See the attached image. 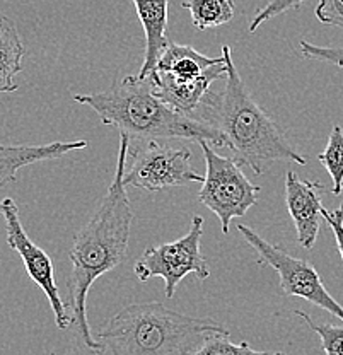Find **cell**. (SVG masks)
Wrapping results in <instances>:
<instances>
[{
	"instance_id": "cell-3",
	"label": "cell",
	"mask_w": 343,
	"mask_h": 355,
	"mask_svg": "<svg viewBox=\"0 0 343 355\" xmlns=\"http://www.w3.org/2000/svg\"><path fill=\"white\" fill-rule=\"evenodd\" d=\"M220 51L226 55V86L220 96L209 94L200 120L222 132L236 161L248 166L254 175H263L275 161L308 164V159L294 149L280 125L249 94L232 60L231 46L224 44Z\"/></svg>"
},
{
	"instance_id": "cell-10",
	"label": "cell",
	"mask_w": 343,
	"mask_h": 355,
	"mask_svg": "<svg viewBox=\"0 0 343 355\" xmlns=\"http://www.w3.org/2000/svg\"><path fill=\"white\" fill-rule=\"evenodd\" d=\"M323 183L301 180L296 171L285 173V205L297 232V241L313 250L323 220Z\"/></svg>"
},
{
	"instance_id": "cell-23",
	"label": "cell",
	"mask_w": 343,
	"mask_h": 355,
	"mask_svg": "<svg viewBox=\"0 0 343 355\" xmlns=\"http://www.w3.org/2000/svg\"><path fill=\"white\" fill-rule=\"evenodd\" d=\"M340 209H343V202H342V205H340Z\"/></svg>"
},
{
	"instance_id": "cell-8",
	"label": "cell",
	"mask_w": 343,
	"mask_h": 355,
	"mask_svg": "<svg viewBox=\"0 0 343 355\" xmlns=\"http://www.w3.org/2000/svg\"><path fill=\"white\" fill-rule=\"evenodd\" d=\"M130 168L125 169V184L146 191H162L186 183H204L205 175L191 168V153L186 147H171L159 140L130 153Z\"/></svg>"
},
{
	"instance_id": "cell-13",
	"label": "cell",
	"mask_w": 343,
	"mask_h": 355,
	"mask_svg": "<svg viewBox=\"0 0 343 355\" xmlns=\"http://www.w3.org/2000/svg\"><path fill=\"white\" fill-rule=\"evenodd\" d=\"M143 33H146V53L139 76L147 77L154 72L162 51L168 48L166 36L169 16V0H134Z\"/></svg>"
},
{
	"instance_id": "cell-15",
	"label": "cell",
	"mask_w": 343,
	"mask_h": 355,
	"mask_svg": "<svg viewBox=\"0 0 343 355\" xmlns=\"http://www.w3.org/2000/svg\"><path fill=\"white\" fill-rule=\"evenodd\" d=\"M183 9L190 10L191 22L198 31L219 28L234 19V0H184Z\"/></svg>"
},
{
	"instance_id": "cell-4",
	"label": "cell",
	"mask_w": 343,
	"mask_h": 355,
	"mask_svg": "<svg viewBox=\"0 0 343 355\" xmlns=\"http://www.w3.org/2000/svg\"><path fill=\"white\" fill-rule=\"evenodd\" d=\"M213 333L229 330L216 320L188 316L152 301L128 304L96 338L101 343L99 355H197Z\"/></svg>"
},
{
	"instance_id": "cell-6",
	"label": "cell",
	"mask_w": 343,
	"mask_h": 355,
	"mask_svg": "<svg viewBox=\"0 0 343 355\" xmlns=\"http://www.w3.org/2000/svg\"><path fill=\"white\" fill-rule=\"evenodd\" d=\"M202 234L204 217L195 216L190 229L182 238L147 248L134 265L137 279L140 282H147L154 277H161L164 280V294L168 299H173L184 277L195 275L198 280L209 279L210 270L200 250Z\"/></svg>"
},
{
	"instance_id": "cell-9",
	"label": "cell",
	"mask_w": 343,
	"mask_h": 355,
	"mask_svg": "<svg viewBox=\"0 0 343 355\" xmlns=\"http://www.w3.org/2000/svg\"><path fill=\"white\" fill-rule=\"evenodd\" d=\"M0 214L6 222L7 244H9L10 250H14L21 257L29 279L46 295L50 308L53 311L57 327L60 330H69L72 327V316H70V311L62 299L60 288L55 280V268L51 263V258L48 257L45 250L33 243V239L28 236L23 222H21L16 200L10 197L3 198L0 202Z\"/></svg>"
},
{
	"instance_id": "cell-11",
	"label": "cell",
	"mask_w": 343,
	"mask_h": 355,
	"mask_svg": "<svg viewBox=\"0 0 343 355\" xmlns=\"http://www.w3.org/2000/svg\"><path fill=\"white\" fill-rule=\"evenodd\" d=\"M87 147V140H70V142H51L42 146H9L0 142V188L14 183L19 169L43 161H53L76 150Z\"/></svg>"
},
{
	"instance_id": "cell-16",
	"label": "cell",
	"mask_w": 343,
	"mask_h": 355,
	"mask_svg": "<svg viewBox=\"0 0 343 355\" xmlns=\"http://www.w3.org/2000/svg\"><path fill=\"white\" fill-rule=\"evenodd\" d=\"M318 161L330 173L333 181V195H340L343 191V130L335 125L330 133L326 147L318 155Z\"/></svg>"
},
{
	"instance_id": "cell-21",
	"label": "cell",
	"mask_w": 343,
	"mask_h": 355,
	"mask_svg": "<svg viewBox=\"0 0 343 355\" xmlns=\"http://www.w3.org/2000/svg\"><path fill=\"white\" fill-rule=\"evenodd\" d=\"M315 14L323 24L343 29V0H319Z\"/></svg>"
},
{
	"instance_id": "cell-12",
	"label": "cell",
	"mask_w": 343,
	"mask_h": 355,
	"mask_svg": "<svg viewBox=\"0 0 343 355\" xmlns=\"http://www.w3.org/2000/svg\"><path fill=\"white\" fill-rule=\"evenodd\" d=\"M226 60L220 51L219 57H206L190 44H178L169 42L168 48L162 51L154 72L175 83H193L204 77L213 65Z\"/></svg>"
},
{
	"instance_id": "cell-14",
	"label": "cell",
	"mask_w": 343,
	"mask_h": 355,
	"mask_svg": "<svg viewBox=\"0 0 343 355\" xmlns=\"http://www.w3.org/2000/svg\"><path fill=\"white\" fill-rule=\"evenodd\" d=\"M26 46L10 17L0 12V96L19 89L17 73L23 72Z\"/></svg>"
},
{
	"instance_id": "cell-17",
	"label": "cell",
	"mask_w": 343,
	"mask_h": 355,
	"mask_svg": "<svg viewBox=\"0 0 343 355\" xmlns=\"http://www.w3.org/2000/svg\"><path fill=\"white\" fill-rule=\"evenodd\" d=\"M294 314H296L297 318H301V320L319 336L324 354L343 355V328L335 327V324L330 323H316L315 320H311L309 314H306L304 311L301 309L294 311Z\"/></svg>"
},
{
	"instance_id": "cell-1",
	"label": "cell",
	"mask_w": 343,
	"mask_h": 355,
	"mask_svg": "<svg viewBox=\"0 0 343 355\" xmlns=\"http://www.w3.org/2000/svg\"><path fill=\"white\" fill-rule=\"evenodd\" d=\"M128 144L130 139L120 133V150L112 184L94 216L77 232L69 253L67 308L72 316L70 328H73L77 338L96 355L101 352V343L92 335L87 320V295L99 277L112 272L125 260L134 222V210L123 180L130 154Z\"/></svg>"
},
{
	"instance_id": "cell-19",
	"label": "cell",
	"mask_w": 343,
	"mask_h": 355,
	"mask_svg": "<svg viewBox=\"0 0 343 355\" xmlns=\"http://www.w3.org/2000/svg\"><path fill=\"white\" fill-rule=\"evenodd\" d=\"M302 2H304V0H270L267 6L261 7V9L254 14L252 22H249V33H256L261 24L274 19L276 16H282L287 10L297 9Z\"/></svg>"
},
{
	"instance_id": "cell-20",
	"label": "cell",
	"mask_w": 343,
	"mask_h": 355,
	"mask_svg": "<svg viewBox=\"0 0 343 355\" xmlns=\"http://www.w3.org/2000/svg\"><path fill=\"white\" fill-rule=\"evenodd\" d=\"M299 48H301L302 57L308 58V60L324 62V64L337 65L343 69V48L318 46V44H313L306 40L299 43Z\"/></svg>"
},
{
	"instance_id": "cell-5",
	"label": "cell",
	"mask_w": 343,
	"mask_h": 355,
	"mask_svg": "<svg viewBox=\"0 0 343 355\" xmlns=\"http://www.w3.org/2000/svg\"><path fill=\"white\" fill-rule=\"evenodd\" d=\"M206 173L202 183L198 200L204 207L212 210L220 220V229L227 234L232 219L246 216L256 205L260 187L252 183L243 173L241 164L234 157L217 154L206 140H202Z\"/></svg>"
},
{
	"instance_id": "cell-18",
	"label": "cell",
	"mask_w": 343,
	"mask_h": 355,
	"mask_svg": "<svg viewBox=\"0 0 343 355\" xmlns=\"http://www.w3.org/2000/svg\"><path fill=\"white\" fill-rule=\"evenodd\" d=\"M231 333H213L205 340L204 345L198 349L197 355H252V354H263V350H256L249 345L248 342H232L229 338Z\"/></svg>"
},
{
	"instance_id": "cell-7",
	"label": "cell",
	"mask_w": 343,
	"mask_h": 355,
	"mask_svg": "<svg viewBox=\"0 0 343 355\" xmlns=\"http://www.w3.org/2000/svg\"><path fill=\"white\" fill-rule=\"evenodd\" d=\"M238 231L241 232L245 241L254 250L258 263L261 266H270L279 273L280 288H282L283 294L289 295V297L306 299L311 304L328 311V313L343 321V306L326 291L315 265L302 260V258L292 257L276 244H272L270 241L261 238L256 231H253L248 225L239 224Z\"/></svg>"
},
{
	"instance_id": "cell-2",
	"label": "cell",
	"mask_w": 343,
	"mask_h": 355,
	"mask_svg": "<svg viewBox=\"0 0 343 355\" xmlns=\"http://www.w3.org/2000/svg\"><path fill=\"white\" fill-rule=\"evenodd\" d=\"M73 101L89 106L103 125L118 128L128 139L206 140L216 147H227L226 137L216 125L188 116L162 101L150 76H127L105 91L73 94Z\"/></svg>"
},
{
	"instance_id": "cell-22",
	"label": "cell",
	"mask_w": 343,
	"mask_h": 355,
	"mask_svg": "<svg viewBox=\"0 0 343 355\" xmlns=\"http://www.w3.org/2000/svg\"><path fill=\"white\" fill-rule=\"evenodd\" d=\"M323 219L328 222L330 229L333 231V236L335 239H337V246L343 261V209H337L333 210V212H330V210H326L323 207Z\"/></svg>"
}]
</instances>
